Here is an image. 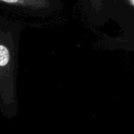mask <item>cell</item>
I'll use <instances>...</instances> for the list:
<instances>
[{"label":"cell","mask_w":134,"mask_h":134,"mask_svg":"<svg viewBox=\"0 0 134 134\" xmlns=\"http://www.w3.org/2000/svg\"><path fill=\"white\" fill-rule=\"evenodd\" d=\"M132 2H133V3H134V0H132Z\"/></svg>","instance_id":"cell-3"},{"label":"cell","mask_w":134,"mask_h":134,"mask_svg":"<svg viewBox=\"0 0 134 134\" xmlns=\"http://www.w3.org/2000/svg\"><path fill=\"white\" fill-rule=\"evenodd\" d=\"M0 6L14 11L38 7L40 3V0H0Z\"/></svg>","instance_id":"cell-2"},{"label":"cell","mask_w":134,"mask_h":134,"mask_svg":"<svg viewBox=\"0 0 134 134\" xmlns=\"http://www.w3.org/2000/svg\"><path fill=\"white\" fill-rule=\"evenodd\" d=\"M16 45L14 35L0 26V108L12 118L16 107Z\"/></svg>","instance_id":"cell-1"}]
</instances>
